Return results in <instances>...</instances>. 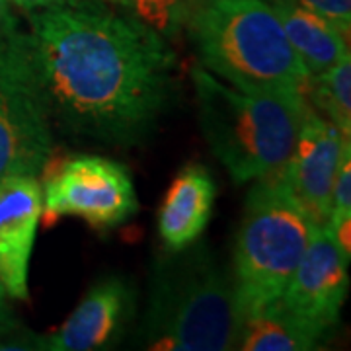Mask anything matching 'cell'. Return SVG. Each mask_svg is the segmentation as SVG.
Wrapping results in <instances>:
<instances>
[{"instance_id": "obj_1", "label": "cell", "mask_w": 351, "mask_h": 351, "mask_svg": "<svg viewBox=\"0 0 351 351\" xmlns=\"http://www.w3.org/2000/svg\"><path fill=\"white\" fill-rule=\"evenodd\" d=\"M29 43L51 119L101 145H137L172 110L180 61L164 34L106 0L27 12Z\"/></svg>"}, {"instance_id": "obj_2", "label": "cell", "mask_w": 351, "mask_h": 351, "mask_svg": "<svg viewBox=\"0 0 351 351\" xmlns=\"http://www.w3.org/2000/svg\"><path fill=\"white\" fill-rule=\"evenodd\" d=\"M242 320L234 279L205 240L158 256L141 330L147 350H237Z\"/></svg>"}, {"instance_id": "obj_3", "label": "cell", "mask_w": 351, "mask_h": 351, "mask_svg": "<svg viewBox=\"0 0 351 351\" xmlns=\"http://www.w3.org/2000/svg\"><path fill=\"white\" fill-rule=\"evenodd\" d=\"M186 27L199 66L250 94L306 98L311 75L267 0H193Z\"/></svg>"}, {"instance_id": "obj_4", "label": "cell", "mask_w": 351, "mask_h": 351, "mask_svg": "<svg viewBox=\"0 0 351 351\" xmlns=\"http://www.w3.org/2000/svg\"><path fill=\"white\" fill-rule=\"evenodd\" d=\"M201 133L232 182L246 184L285 168L311 104L306 98L250 94L203 66L191 69Z\"/></svg>"}, {"instance_id": "obj_5", "label": "cell", "mask_w": 351, "mask_h": 351, "mask_svg": "<svg viewBox=\"0 0 351 351\" xmlns=\"http://www.w3.org/2000/svg\"><path fill=\"white\" fill-rule=\"evenodd\" d=\"M318 223L281 172L254 180L234 246V285L242 313L283 295Z\"/></svg>"}, {"instance_id": "obj_6", "label": "cell", "mask_w": 351, "mask_h": 351, "mask_svg": "<svg viewBox=\"0 0 351 351\" xmlns=\"http://www.w3.org/2000/svg\"><path fill=\"white\" fill-rule=\"evenodd\" d=\"M51 127L29 34L16 22L0 36V180L38 178L53 151Z\"/></svg>"}, {"instance_id": "obj_7", "label": "cell", "mask_w": 351, "mask_h": 351, "mask_svg": "<svg viewBox=\"0 0 351 351\" xmlns=\"http://www.w3.org/2000/svg\"><path fill=\"white\" fill-rule=\"evenodd\" d=\"M138 199L123 164L80 154L51 176L43 188V211L51 219L75 215L96 228H112L137 213Z\"/></svg>"}, {"instance_id": "obj_8", "label": "cell", "mask_w": 351, "mask_h": 351, "mask_svg": "<svg viewBox=\"0 0 351 351\" xmlns=\"http://www.w3.org/2000/svg\"><path fill=\"white\" fill-rule=\"evenodd\" d=\"M348 265L350 258L332 240L326 225H318L279 301L302 324L326 338L339 322L348 297Z\"/></svg>"}, {"instance_id": "obj_9", "label": "cell", "mask_w": 351, "mask_h": 351, "mask_svg": "<svg viewBox=\"0 0 351 351\" xmlns=\"http://www.w3.org/2000/svg\"><path fill=\"white\" fill-rule=\"evenodd\" d=\"M348 145L350 137L311 106L281 176L318 225H326L334 180Z\"/></svg>"}, {"instance_id": "obj_10", "label": "cell", "mask_w": 351, "mask_h": 351, "mask_svg": "<svg viewBox=\"0 0 351 351\" xmlns=\"http://www.w3.org/2000/svg\"><path fill=\"white\" fill-rule=\"evenodd\" d=\"M43 215V188L36 176L0 180V281L8 297L27 301V271Z\"/></svg>"}, {"instance_id": "obj_11", "label": "cell", "mask_w": 351, "mask_h": 351, "mask_svg": "<svg viewBox=\"0 0 351 351\" xmlns=\"http://www.w3.org/2000/svg\"><path fill=\"white\" fill-rule=\"evenodd\" d=\"M135 314V291L119 276L98 281L55 334L41 339V350L92 351L110 348Z\"/></svg>"}, {"instance_id": "obj_12", "label": "cell", "mask_w": 351, "mask_h": 351, "mask_svg": "<svg viewBox=\"0 0 351 351\" xmlns=\"http://www.w3.org/2000/svg\"><path fill=\"white\" fill-rule=\"evenodd\" d=\"M217 186L211 172L201 164L184 166L162 201L158 232L168 250H182L199 240L213 213Z\"/></svg>"}, {"instance_id": "obj_13", "label": "cell", "mask_w": 351, "mask_h": 351, "mask_svg": "<svg viewBox=\"0 0 351 351\" xmlns=\"http://www.w3.org/2000/svg\"><path fill=\"white\" fill-rule=\"evenodd\" d=\"M283 32L308 75L316 76L332 69L350 55L348 36L336 25L295 0H271Z\"/></svg>"}, {"instance_id": "obj_14", "label": "cell", "mask_w": 351, "mask_h": 351, "mask_svg": "<svg viewBox=\"0 0 351 351\" xmlns=\"http://www.w3.org/2000/svg\"><path fill=\"white\" fill-rule=\"evenodd\" d=\"M322 336L295 318L279 299L244 314L239 348L242 351H308Z\"/></svg>"}, {"instance_id": "obj_15", "label": "cell", "mask_w": 351, "mask_h": 351, "mask_svg": "<svg viewBox=\"0 0 351 351\" xmlns=\"http://www.w3.org/2000/svg\"><path fill=\"white\" fill-rule=\"evenodd\" d=\"M306 101L320 115L330 119L339 131L351 133V57L346 55L339 63L320 75L311 76Z\"/></svg>"}, {"instance_id": "obj_16", "label": "cell", "mask_w": 351, "mask_h": 351, "mask_svg": "<svg viewBox=\"0 0 351 351\" xmlns=\"http://www.w3.org/2000/svg\"><path fill=\"white\" fill-rule=\"evenodd\" d=\"M326 228L343 256H351V143L343 149L332 188Z\"/></svg>"}, {"instance_id": "obj_17", "label": "cell", "mask_w": 351, "mask_h": 351, "mask_svg": "<svg viewBox=\"0 0 351 351\" xmlns=\"http://www.w3.org/2000/svg\"><path fill=\"white\" fill-rule=\"evenodd\" d=\"M108 2L133 10L137 18L166 36L182 27L189 4V0H108Z\"/></svg>"}, {"instance_id": "obj_18", "label": "cell", "mask_w": 351, "mask_h": 351, "mask_svg": "<svg viewBox=\"0 0 351 351\" xmlns=\"http://www.w3.org/2000/svg\"><path fill=\"white\" fill-rule=\"evenodd\" d=\"M301 6L313 10L318 16L338 27L341 34L350 36L351 27V0H295Z\"/></svg>"}, {"instance_id": "obj_19", "label": "cell", "mask_w": 351, "mask_h": 351, "mask_svg": "<svg viewBox=\"0 0 351 351\" xmlns=\"http://www.w3.org/2000/svg\"><path fill=\"white\" fill-rule=\"evenodd\" d=\"M6 299H8V293L0 281V339L16 332V318H14L12 308Z\"/></svg>"}, {"instance_id": "obj_20", "label": "cell", "mask_w": 351, "mask_h": 351, "mask_svg": "<svg viewBox=\"0 0 351 351\" xmlns=\"http://www.w3.org/2000/svg\"><path fill=\"white\" fill-rule=\"evenodd\" d=\"M64 2H73V0H10V4L18 6L24 12L45 8V6H53V4H64Z\"/></svg>"}, {"instance_id": "obj_21", "label": "cell", "mask_w": 351, "mask_h": 351, "mask_svg": "<svg viewBox=\"0 0 351 351\" xmlns=\"http://www.w3.org/2000/svg\"><path fill=\"white\" fill-rule=\"evenodd\" d=\"M10 0H0V36L10 27L12 24H16V18L10 12Z\"/></svg>"}]
</instances>
